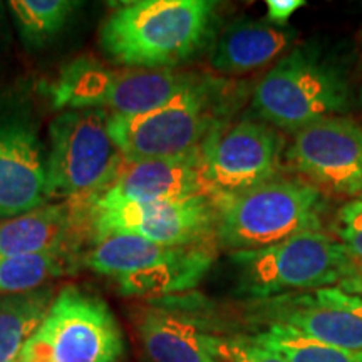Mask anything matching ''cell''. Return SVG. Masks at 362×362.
Returning <instances> with one entry per match:
<instances>
[{"mask_svg":"<svg viewBox=\"0 0 362 362\" xmlns=\"http://www.w3.org/2000/svg\"><path fill=\"white\" fill-rule=\"evenodd\" d=\"M216 2L138 0L121 4L99 30L103 52L128 69L173 71L214 39Z\"/></svg>","mask_w":362,"mask_h":362,"instance_id":"1","label":"cell"},{"mask_svg":"<svg viewBox=\"0 0 362 362\" xmlns=\"http://www.w3.org/2000/svg\"><path fill=\"white\" fill-rule=\"evenodd\" d=\"M248 317L362 357V297L339 287L250 302Z\"/></svg>","mask_w":362,"mask_h":362,"instance_id":"12","label":"cell"},{"mask_svg":"<svg viewBox=\"0 0 362 362\" xmlns=\"http://www.w3.org/2000/svg\"><path fill=\"white\" fill-rule=\"evenodd\" d=\"M337 287L344 292L351 293V296L362 297V262H357L354 272L346 280H342Z\"/></svg>","mask_w":362,"mask_h":362,"instance_id":"26","label":"cell"},{"mask_svg":"<svg viewBox=\"0 0 362 362\" xmlns=\"http://www.w3.org/2000/svg\"><path fill=\"white\" fill-rule=\"evenodd\" d=\"M349 90V81L336 62L319 49L300 45L280 57L257 83L252 107L264 123L297 133L346 111Z\"/></svg>","mask_w":362,"mask_h":362,"instance_id":"5","label":"cell"},{"mask_svg":"<svg viewBox=\"0 0 362 362\" xmlns=\"http://www.w3.org/2000/svg\"><path fill=\"white\" fill-rule=\"evenodd\" d=\"M197 194H205L202 148L187 155L160 160H124L115 180L90 205L88 214L119 205L187 200Z\"/></svg>","mask_w":362,"mask_h":362,"instance_id":"15","label":"cell"},{"mask_svg":"<svg viewBox=\"0 0 362 362\" xmlns=\"http://www.w3.org/2000/svg\"><path fill=\"white\" fill-rule=\"evenodd\" d=\"M214 260L210 245L163 247L123 233L93 240L83 259L90 270L111 279L121 296L146 300L193 291Z\"/></svg>","mask_w":362,"mask_h":362,"instance_id":"6","label":"cell"},{"mask_svg":"<svg viewBox=\"0 0 362 362\" xmlns=\"http://www.w3.org/2000/svg\"><path fill=\"white\" fill-rule=\"evenodd\" d=\"M361 200H362V194H361Z\"/></svg>","mask_w":362,"mask_h":362,"instance_id":"27","label":"cell"},{"mask_svg":"<svg viewBox=\"0 0 362 362\" xmlns=\"http://www.w3.org/2000/svg\"><path fill=\"white\" fill-rule=\"evenodd\" d=\"M297 37L291 27H279L269 21L238 19L215 40L210 66L230 76L247 74L275 61Z\"/></svg>","mask_w":362,"mask_h":362,"instance_id":"18","label":"cell"},{"mask_svg":"<svg viewBox=\"0 0 362 362\" xmlns=\"http://www.w3.org/2000/svg\"><path fill=\"white\" fill-rule=\"evenodd\" d=\"M334 235L356 262H362V200L342 205L334 220Z\"/></svg>","mask_w":362,"mask_h":362,"instance_id":"23","label":"cell"},{"mask_svg":"<svg viewBox=\"0 0 362 362\" xmlns=\"http://www.w3.org/2000/svg\"><path fill=\"white\" fill-rule=\"evenodd\" d=\"M56 291L51 284L37 291L0 297V362H17L25 344L51 309Z\"/></svg>","mask_w":362,"mask_h":362,"instance_id":"19","label":"cell"},{"mask_svg":"<svg viewBox=\"0 0 362 362\" xmlns=\"http://www.w3.org/2000/svg\"><path fill=\"white\" fill-rule=\"evenodd\" d=\"M47 170L35 131L24 121H0V218H13L47 203Z\"/></svg>","mask_w":362,"mask_h":362,"instance_id":"16","label":"cell"},{"mask_svg":"<svg viewBox=\"0 0 362 362\" xmlns=\"http://www.w3.org/2000/svg\"><path fill=\"white\" fill-rule=\"evenodd\" d=\"M93 240L104 235H134L163 247L208 245L215 238L216 210L205 194L175 202L119 205L86 215Z\"/></svg>","mask_w":362,"mask_h":362,"instance_id":"14","label":"cell"},{"mask_svg":"<svg viewBox=\"0 0 362 362\" xmlns=\"http://www.w3.org/2000/svg\"><path fill=\"white\" fill-rule=\"evenodd\" d=\"M11 11L25 44L42 45L64 29L78 2L69 0H12Z\"/></svg>","mask_w":362,"mask_h":362,"instance_id":"21","label":"cell"},{"mask_svg":"<svg viewBox=\"0 0 362 362\" xmlns=\"http://www.w3.org/2000/svg\"><path fill=\"white\" fill-rule=\"evenodd\" d=\"M216 210L215 240L230 252L257 250L307 232H320L329 200L302 178L275 176L223 200Z\"/></svg>","mask_w":362,"mask_h":362,"instance_id":"3","label":"cell"},{"mask_svg":"<svg viewBox=\"0 0 362 362\" xmlns=\"http://www.w3.org/2000/svg\"><path fill=\"white\" fill-rule=\"evenodd\" d=\"M107 119L103 110H67L54 117L45 200L69 203L86 216L115 180L124 156L111 139Z\"/></svg>","mask_w":362,"mask_h":362,"instance_id":"7","label":"cell"},{"mask_svg":"<svg viewBox=\"0 0 362 362\" xmlns=\"http://www.w3.org/2000/svg\"><path fill=\"white\" fill-rule=\"evenodd\" d=\"M126 341L110 305L78 285L56 293L17 362H121Z\"/></svg>","mask_w":362,"mask_h":362,"instance_id":"9","label":"cell"},{"mask_svg":"<svg viewBox=\"0 0 362 362\" xmlns=\"http://www.w3.org/2000/svg\"><path fill=\"white\" fill-rule=\"evenodd\" d=\"M305 6V0H269L267 2V17L270 24L287 27V22L298 8Z\"/></svg>","mask_w":362,"mask_h":362,"instance_id":"25","label":"cell"},{"mask_svg":"<svg viewBox=\"0 0 362 362\" xmlns=\"http://www.w3.org/2000/svg\"><path fill=\"white\" fill-rule=\"evenodd\" d=\"M84 226L88 228L84 214L69 203H45L0 223V259L52 252L72 253Z\"/></svg>","mask_w":362,"mask_h":362,"instance_id":"17","label":"cell"},{"mask_svg":"<svg viewBox=\"0 0 362 362\" xmlns=\"http://www.w3.org/2000/svg\"><path fill=\"white\" fill-rule=\"evenodd\" d=\"M220 362H285L275 352L245 334H230L220 351Z\"/></svg>","mask_w":362,"mask_h":362,"instance_id":"24","label":"cell"},{"mask_svg":"<svg viewBox=\"0 0 362 362\" xmlns=\"http://www.w3.org/2000/svg\"><path fill=\"white\" fill-rule=\"evenodd\" d=\"M237 293L250 302L337 287L357 262L336 238L307 232L275 245L230 253Z\"/></svg>","mask_w":362,"mask_h":362,"instance_id":"4","label":"cell"},{"mask_svg":"<svg viewBox=\"0 0 362 362\" xmlns=\"http://www.w3.org/2000/svg\"><path fill=\"white\" fill-rule=\"evenodd\" d=\"M285 161L322 193L362 194V123L330 116L293 133Z\"/></svg>","mask_w":362,"mask_h":362,"instance_id":"13","label":"cell"},{"mask_svg":"<svg viewBox=\"0 0 362 362\" xmlns=\"http://www.w3.org/2000/svg\"><path fill=\"white\" fill-rule=\"evenodd\" d=\"M74 264L76 257L69 252L0 259V297L42 288L52 279L74 272Z\"/></svg>","mask_w":362,"mask_h":362,"instance_id":"20","label":"cell"},{"mask_svg":"<svg viewBox=\"0 0 362 362\" xmlns=\"http://www.w3.org/2000/svg\"><path fill=\"white\" fill-rule=\"evenodd\" d=\"M146 362H220L228 329L198 296L149 298L131 312Z\"/></svg>","mask_w":362,"mask_h":362,"instance_id":"10","label":"cell"},{"mask_svg":"<svg viewBox=\"0 0 362 362\" xmlns=\"http://www.w3.org/2000/svg\"><path fill=\"white\" fill-rule=\"evenodd\" d=\"M253 339L285 362H362L359 356L315 342L279 325H267L262 332L253 334Z\"/></svg>","mask_w":362,"mask_h":362,"instance_id":"22","label":"cell"},{"mask_svg":"<svg viewBox=\"0 0 362 362\" xmlns=\"http://www.w3.org/2000/svg\"><path fill=\"white\" fill-rule=\"evenodd\" d=\"M240 93L230 81L203 74L198 83L155 111L112 116L107 131L128 161L160 160L197 151L208 136L230 123Z\"/></svg>","mask_w":362,"mask_h":362,"instance_id":"2","label":"cell"},{"mask_svg":"<svg viewBox=\"0 0 362 362\" xmlns=\"http://www.w3.org/2000/svg\"><path fill=\"white\" fill-rule=\"evenodd\" d=\"M285 138L264 121L243 119L216 128L202 144V178L211 202L223 200L280 175Z\"/></svg>","mask_w":362,"mask_h":362,"instance_id":"11","label":"cell"},{"mask_svg":"<svg viewBox=\"0 0 362 362\" xmlns=\"http://www.w3.org/2000/svg\"><path fill=\"white\" fill-rule=\"evenodd\" d=\"M203 74L185 71L111 69L89 57L62 67L49 86L57 110H103L112 116H138L165 106Z\"/></svg>","mask_w":362,"mask_h":362,"instance_id":"8","label":"cell"}]
</instances>
